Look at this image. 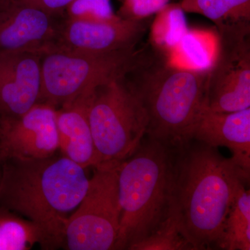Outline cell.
<instances>
[{"label":"cell","instance_id":"cell-1","mask_svg":"<svg viewBox=\"0 0 250 250\" xmlns=\"http://www.w3.org/2000/svg\"><path fill=\"white\" fill-rule=\"evenodd\" d=\"M0 160V207L36 223L45 236V250L63 248L67 218L89 185L86 169L61 154Z\"/></svg>","mask_w":250,"mask_h":250},{"label":"cell","instance_id":"cell-2","mask_svg":"<svg viewBox=\"0 0 250 250\" xmlns=\"http://www.w3.org/2000/svg\"><path fill=\"white\" fill-rule=\"evenodd\" d=\"M250 174L217 147L191 139L177 146L172 203L195 250H213Z\"/></svg>","mask_w":250,"mask_h":250},{"label":"cell","instance_id":"cell-3","mask_svg":"<svg viewBox=\"0 0 250 250\" xmlns=\"http://www.w3.org/2000/svg\"><path fill=\"white\" fill-rule=\"evenodd\" d=\"M177 146L147 136L118 166L121 223L115 250H129L143 241L167 216L173 197Z\"/></svg>","mask_w":250,"mask_h":250},{"label":"cell","instance_id":"cell-4","mask_svg":"<svg viewBox=\"0 0 250 250\" xmlns=\"http://www.w3.org/2000/svg\"><path fill=\"white\" fill-rule=\"evenodd\" d=\"M130 86L142 102L148 117L146 136L175 146L189 134L205 107L207 70H192L170 61L142 60L127 72Z\"/></svg>","mask_w":250,"mask_h":250},{"label":"cell","instance_id":"cell-5","mask_svg":"<svg viewBox=\"0 0 250 250\" xmlns=\"http://www.w3.org/2000/svg\"><path fill=\"white\" fill-rule=\"evenodd\" d=\"M88 114L96 167L119 166L137 150L147 134V112L125 75L92 91Z\"/></svg>","mask_w":250,"mask_h":250},{"label":"cell","instance_id":"cell-6","mask_svg":"<svg viewBox=\"0 0 250 250\" xmlns=\"http://www.w3.org/2000/svg\"><path fill=\"white\" fill-rule=\"evenodd\" d=\"M139 57L136 47L108 53L52 49L41 59L39 103L60 107L109 81L124 76Z\"/></svg>","mask_w":250,"mask_h":250},{"label":"cell","instance_id":"cell-7","mask_svg":"<svg viewBox=\"0 0 250 250\" xmlns=\"http://www.w3.org/2000/svg\"><path fill=\"white\" fill-rule=\"evenodd\" d=\"M118 167H94L85 196L67 218L62 248L115 250L121 223Z\"/></svg>","mask_w":250,"mask_h":250},{"label":"cell","instance_id":"cell-8","mask_svg":"<svg viewBox=\"0 0 250 250\" xmlns=\"http://www.w3.org/2000/svg\"><path fill=\"white\" fill-rule=\"evenodd\" d=\"M250 22L218 27L213 62L207 70L205 108L234 112L250 108Z\"/></svg>","mask_w":250,"mask_h":250},{"label":"cell","instance_id":"cell-9","mask_svg":"<svg viewBox=\"0 0 250 250\" xmlns=\"http://www.w3.org/2000/svg\"><path fill=\"white\" fill-rule=\"evenodd\" d=\"M59 151L56 108L38 103L22 116H0V159H39Z\"/></svg>","mask_w":250,"mask_h":250},{"label":"cell","instance_id":"cell-10","mask_svg":"<svg viewBox=\"0 0 250 250\" xmlns=\"http://www.w3.org/2000/svg\"><path fill=\"white\" fill-rule=\"evenodd\" d=\"M57 17L19 0H0V50L43 55L58 48Z\"/></svg>","mask_w":250,"mask_h":250},{"label":"cell","instance_id":"cell-11","mask_svg":"<svg viewBox=\"0 0 250 250\" xmlns=\"http://www.w3.org/2000/svg\"><path fill=\"white\" fill-rule=\"evenodd\" d=\"M146 31L143 21L118 17L106 22H87L65 18L62 21L58 48L108 53L135 48Z\"/></svg>","mask_w":250,"mask_h":250},{"label":"cell","instance_id":"cell-12","mask_svg":"<svg viewBox=\"0 0 250 250\" xmlns=\"http://www.w3.org/2000/svg\"><path fill=\"white\" fill-rule=\"evenodd\" d=\"M42 56L0 50V116H22L39 103Z\"/></svg>","mask_w":250,"mask_h":250},{"label":"cell","instance_id":"cell-13","mask_svg":"<svg viewBox=\"0 0 250 250\" xmlns=\"http://www.w3.org/2000/svg\"><path fill=\"white\" fill-rule=\"evenodd\" d=\"M211 147H228L231 159L250 172V108L234 112H215L204 108L189 134Z\"/></svg>","mask_w":250,"mask_h":250},{"label":"cell","instance_id":"cell-14","mask_svg":"<svg viewBox=\"0 0 250 250\" xmlns=\"http://www.w3.org/2000/svg\"><path fill=\"white\" fill-rule=\"evenodd\" d=\"M91 93L80 95L56 108L59 151L62 155L85 169L98 166L88 120V102Z\"/></svg>","mask_w":250,"mask_h":250},{"label":"cell","instance_id":"cell-15","mask_svg":"<svg viewBox=\"0 0 250 250\" xmlns=\"http://www.w3.org/2000/svg\"><path fill=\"white\" fill-rule=\"evenodd\" d=\"M246 185L238 190L215 249L250 250V193Z\"/></svg>","mask_w":250,"mask_h":250},{"label":"cell","instance_id":"cell-16","mask_svg":"<svg viewBox=\"0 0 250 250\" xmlns=\"http://www.w3.org/2000/svg\"><path fill=\"white\" fill-rule=\"evenodd\" d=\"M38 243L45 250L40 228L29 219L0 207V250H29Z\"/></svg>","mask_w":250,"mask_h":250},{"label":"cell","instance_id":"cell-17","mask_svg":"<svg viewBox=\"0 0 250 250\" xmlns=\"http://www.w3.org/2000/svg\"><path fill=\"white\" fill-rule=\"evenodd\" d=\"M188 30L186 12L180 4L168 3L156 14L151 28V41L170 60Z\"/></svg>","mask_w":250,"mask_h":250},{"label":"cell","instance_id":"cell-18","mask_svg":"<svg viewBox=\"0 0 250 250\" xmlns=\"http://www.w3.org/2000/svg\"><path fill=\"white\" fill-rule=\"evenodd\" d=\"M215 43V36L209 32L188 30L169 61L186 68L206 71L213 62Z\"/></svg>","mask_w":250,"mask_h":250},{"label":"cell","instance_id":"cell-19","mask_svg":"<svg viewBox=\"0 0 250 250\" xmlns=\"http://www.w3.org/2000/svg\"><path fill=\"white\" fill-rule=\"evenodd\" d=\"M179 4L186 13L202 15L217 27L250 21V0H182Z\"/></svg>","mask_w":250,"mask_h":250},{"label":"cell","instance_id":"cell-20","mask_svg":"<svg viewBox=\"0 0 250 250\" xmlns=\"http://www.w3.org/2000/svg\"><path fill=\"white\" fill-rule=\"evenodd\" d=\"M129 250H196L172 203L167 216L155 231Z\"/></svg>","mask_w":250,"mask_h":250},{"label":"cell","instance_id":"cell-21","mask_svg":"<svg viewBox=\"0 0 250 250\" xmlns=\"http://www.w3.org/2000/svg\"><path fill=\"white\" fill-rule=\"evenodd\" d=\"M65 11L67 19L87 22H106L119 17L111 0H74Z\"/></svg>","mask_w":250,"mask_h":250},{"label":"cell","instance_id":"cell-22","mask_svg":"<svg viewBox=\"0 0 250 250\" xmlns=\"http://www.w3.org/2000/svg\"><path fill=\"white\" fill-rule=\"evenodd\" d=\"M170 0H124L120 9V17L132 21H143L156 14Z\"/></svg>","mask_w":250,"mask_h":250},{"label":"cell","instance_id":"cell-23","mask_svg":"<svg viewBox=\"0 0 250 250\" xmlns=\"http://www.w3.org/2000/svg\"><path fill=\"white\" fill-rule=\"evenodd\" d=\"M24 4L37 8L47 14L59 16L65 12L74 0H19Z\"/></svg>","mask_w":250,"mask_h":250},{"label":"cell","instance_id":"cell-24","mask_svg":"<svg viewBox=\"0 0 250 250\" xmlns=\"http://www.w3.org/2000/svg\"><path fill=\"white\" fill-rule=\"evenodd\" d=\"M1 160H0V179H1Z\"/></svg>","mask_w":250,"mask_h":250}]
</instances>
